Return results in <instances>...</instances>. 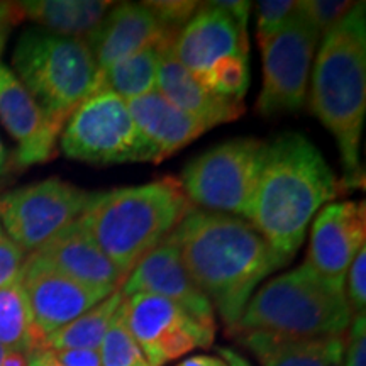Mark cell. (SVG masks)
<instances>
[{"label": "cell", "instance_id": "6", "mask_svg": "<svg viewBox=\"0 0 366 366\" xmlns=\"http://www.w3.org/2000/svg\"><path fill=\"white\" fill-rule=\"evenodd\" d=\"M14 75L43 111L65 126L90 97L99 68L85 39L66 38L43 27L26 29L12 53Z\"/></svg>", "mask_w": 366, "mask_h": 366}, {"label": "cell", "instance_id": "28", "mask_svg": "<svg viewBox=\"0 0 366 366\" xmlns=\"http://www.w3.org/2000/svg\"><path fill=\"white\" fill-rule=\"evenodd\" d=\"M295 11V0H262L258 2L256 39H258L259 48L280 33Z\"/></svg>", "mask_w": 366, "mask_h": 366}, {"label": "cell", "instance_id": "16", "mask_svg": "<svg viewBox=\"0 0 366 366\" xmlns=\"http://www.w3.org/2000/svg\"><path fill=\"white\" fill-rule=\"evenodd\" d=\"M178 31L167 27L144 4L124 2L105 14L85 38L99 70L146 48H167Z\"/></svg>", "mask_w": 366, "mask_h": 366}, {"label": "cell", "instance_id": "9", "mask_svg": "<svg viewBox=\"0 0 366 366\" xmlns=\"http://www.w3.org/2000/svg\"><path fill=\"white\" fill-rule=\"evenodd\" d=\"M59 144L65 157L90 164L158 163L127 102L111 92L90 95L76 107L63 126Z\"/></svg>", "mask_w": 366, "mask_h": 366}, {"label": "cell", "instance_id": "14", "mask_svg": "<svg viewBox=\"0 0 366 366\" xmlns=\"http://www.w3.org/2000/svg\"><path fill=\"white\" fill-rule=\"evenodd\" d=\"M365 202L346 200L326 205L312 224L305 263L342 290L347 268L360 249L365 248Z\"/></svg>", "mask_w": 366, "mask_h": 366}, {"label": "cell", "instance_id": "34", "mask_svg": "<svg viewBox=\"0 0 366 366\" xmlns=\"http://www.w3.org/2000/svg\"><path fill=\"white\" fill-rule=\"evenodd\" d=\"M21 17L19 11H17L16 4L9 2H0V54H2L6 43L11 34L14 24Z\"/></svg>", "mask_w": 366, "mask_h": 366}, {"label": "cell", "instance_id": "41", "mask_svg": "<svg viewBox=\"0 0 366 366\" xmlns=\"http://www.w3.org/2000/svg\"><path fill=\"white\" fill-rule=\"evenodd\" d=\"M6 353L7 351L0 346V366H4V360H6Z\"/></svg>", "mask_w": 366, "mask_h": 366}, {"label": "cell", "instance_id": "21", "mask_svg": "<svg viewBox=\"0 0 366 366\" xmlns=\"http://www.w3.org/2000/svg\"><path fill=\"white\" fill-rule=\"evenodd\" d=\"M242 342L262 366H342L346 337L278 336L267 332H241Z\"/></svg>", "mask_w": 366, "mask_h": 366}, {"label": "cell", "instance_id": "39", "mask_svg": "<svg viewBox=\"0 0 366 366\" xmlns=\"http://www.w3.org/2000/svg\"><path fill=\"white\" fill-rule=\"evenodd\" d=\"M9 170H11V157H9L7 148L4 146L2 139H0V185L6 180Z\"/></svg>", "mask_w": 366, "mask_h": 366}, {"label": "cell", "instance_id": "11", "mask_svg": "<svg viewBox=\"0 0 366 366\" xmlns=\"http://www.w3.org/2000/svg\"><path fill=\"white\" fill-rule=\"evenodd\" d=\"M319 39L315 27L297 7L280 33L262 46L263 86L256 111L263 117L299 111L304 105Z\"/></svg>", "mask_w": 366, "mask_h": 366}, {"label": "cell", "instance_id": "38", "mask_svg": "<svg viewBox=\"0 0 366 366\" xmlns=\"http://www.w3.org/2000/svg\"><path fill=\"white\" fill-rule=\"evenodd\" d=\"M219 355H221V358L226 361L229 366H251L241 355H237L236 351L232 350H227V347H219Z\"/></svg>", "mask_w": 366, "mask_h": 366}, {"label": "cell", "instance_id": "29", "mask_svg": "<svg viewBox=\"0 0 366 366\" xmlns=\"http://www.w3.org/2000/svg\"><path fill=\"white\" fill-rule=\"evenodd\" d=\"M345 294L351 314H365L366 310V246L355 256L346 273Z\"/></svg>", "mask_w": 366, "mask_h": 366}, {"label": "cell", "instance_id": "13", "mask_svg": "<svg viewBox=\"0 0 366 366\" xmlns=\"http://www.w3.org/2000/svg\"><path fill=\"white\" fill-rule=\"evenodd\" d=\"M21 283L29 300L34 326L43 341L116 292L73 280L36 253L26 258Z\"/></svg>", "mask_w": 366, "mask_h": 366}, {"label": "cell", "instance_id": "18", "mask_svg": "<svg viewBox=\"0 0 366 366\" xmlns=\"http://www.w3.org/2000/svg\"><path fill=\"white\" fill-rule=\"evenodd\" d=\"M36 254L84 285L117 290L126 282L124 274L76 222L63 229Z\"/></svg>", "mask_w": 366, "mask_h": 366}, {"label": "cell", "instance_id": "23", "mask_svg": "<svg viewBox=\"0 0 366 366\" xmlns=\"http://www.w3.org/2000/svg\"><path fill=\"white\" fill-rule=\"evenodd\" d=\"M164 48H146L97 71L92 94L111 92L127 100L157 90V80Z\"/></svg>", "mask_w": 366, "mask_h": 366}, {"label": "cell", "instance_id": "10", "mask_svg": "<svg viewBox=\"0 0 366 366\" xmlns=\"http://www.w3.org/2000/svg\"><path fill=\"white\" fill-rule=\"evenodd\" d=\"M90 199L92 192L48 178L0 197V226L24 253H36L79 221Z\"/></svg>", "mask_w": 366, "mask_h": 366}, {"label": "cell", "instance_id": "33", "mask_svg": "<svg viewBox=\"0 0 366 366\" xmlns=\"http://www.w3.org/2000/svg\"><path fill=\"white\" fill-rule=\"evenodd\" d=\"M63 366H102L99 351L94 350H49Z\"/></svg>", "mask_w": 366, "mask_h": 366}, {"label": "cell", "instance_id": "5", "mask_svg": "<svg viewBox=\"0 0 366 366\" xmlns=\"http://www.w3.org/2000/svg\"><path fill=\"white\" fill-rule=\"evenodd\" d=\"M351 314L342 288L334 287L307 263L273 278L256 292L231 331L278 336H340Z\"/></svg>", "mask_w": 366, "mask_h": 366}, {"label": "cell", "instance_id": "1", "mask_svg": "<svg viewBox=\"0 0 366 366\" xmlns=\"http://www.w3.org/2000/svg\"><path fill=\"white\" fill-rule=\"evenodd\" d=\"M195 285L234 329L263 278L290 262L244 219L192 210L168 236Z\"/></svg>", "mask_w": 366, "mask_h": 366}, {"label": "cell", "instance_id": "36", "mask_svg": "<svg viewBox=\"0 0 366 366\" xmlns=\"http://www.w3.org/2000/svg\"><path fill=\"white\" fill-rule=\"evenodd\" d=\"M27 366H63V365H59L58 361L54 360L51 351L46 350V347H41V350H36L34 353L29 355Z\"/></svg>", "mask_w": 366, "mask_h": 366}, {"label": "cell", "instance_id": "12", "mask_svg": "<svg viewBox=\"0 0 366 366\" xmlns=\"http://www.w3.org/2000/svg\"><path fill=\"white\" fill-rule=\"evenodd\" d=\"M127 327L149 366H163L195 347H209L214 329L200 322L163 297L136 294L122 302Z\"/></svg>", "mask_w": 366, "mask_h": 366}, {"label": "cell", "instance_id": "24", "mask_svg": "<svg viewBox=\"0 0 366 366\" xmlns=\"http://www.w3.org/2000/svg\"><path fill=\"white\" fill-rule=\"evenodd\" d=\"M0 346L24 356L43 347L21 280L0 288Z\"/></svg>", "mask_w": 366, "mask_h": 366}, {"label": "cell", "instance_id": "42", "mask_svg": "<svg viewBox=\"0 0 366 366\" xmlns=\"http://www.w3.org/2000/svg\"><path fill=\"white\" fill-rule=\"evenodd\" d=\"M0 229H2V226H0Z\"/></svg>", "mask_w": 366, "mask_h": 366}, {"label": "cell", "instance_id": "31", "mask_svg": "<svg viewBox=\"0 0 366 366\" xmlns=\"http://www.w3.org/2000/svg\"><path fill=\"white\" fill-rule=\"evenodd\" d=\"M164 26L173 31H180L189 22L195 12L199 11V4L187 2V0H170V2H143Z\"/></svg>", "mask_w": 366, "mask_h": 366}, {"label": "cell", "instance_id": "17", "mask_svg": "<svg viewBox=\"0 0 366 366\" xmlns=\"http://www.w3.org/2000/svg\"><path fill=\"white\" fill-rule=\"evenodd\" d=\"M0 121L17 141L19 167L51 159L63 126L54 122L11 68L0 63Z\"/></svg>", "mask_w": 366, "mask_h": 366}, {"label": "cell", "instance_id": "40", "mask_svg": "<svg viewBox=\"0 0 366 366\" xmlns=\"http://www.w3.org/2000/svg\"><path fill=\"white\" fill-rule=\"evenodd\" d=\"M27 360L29 356L19 355V353H6V360H4V366H27Z\"/></svg>", "mask_w": 366, "mask_h": 366}, {"label": "cell", "instance_id": "15", "mask_svg": "<svg viewBox=\"0 0 366 366\" xmlns=\"http://www.w3.org/2000/svg\"><path fill=\"white\" fill-rule=\"evenodd\" d=\"M124 299L136 294H151L173 302L197 322L216 331L214 307L183 267L173 242L164 239L127 274L121 287Z\"/></svg>", "mask_w": 366, "mask_h": 366}, {"label": "cell", "instance_id": "25", "mask_svg": "<svg viewBox=\"0 0 366 366\" xmlns=\"http://www.w3.org/2000/svg\"><path fill=\"white\" fill-rule=\"evenodd\" d=\"M124 295L121 288L112 292L107 299L99 302L95 307L86 310L80 317L71 320L66 326L59 327L58 331L44 337L43 347L46 350H94L99 351L109 324L121 307Z\"/></svg>", "mask_w": 366, "mask_h": 366}, {"label": "cell", "instance_id": "37", "mask_svg": "<svg viewBox=\"0 0 366 366\" xmlns=\"http://www.w3.org/2000/svg\"><path fill=\"white\" fill-rule=\"evenodd\" d=\"M178 366H229L222 358H216V356H192L189 360H183Z\"/></svg>", "mask_w": 366, "mask_h": 366}, {"label": "cell", "instance_id": "20", "mask_svg": "<svg viewBox=\"0 0 366 366\" xmlns=\"http://www.w3.org/2000/svg\"><path fill=\"white\" fill-rule=\"evenodd\" d=\"M127 109L137 129L157 151L158 163L207 131L202 122L180 111L157 90L127 100Z\"/></svg>", "mask_w": 366, "mask_h": 366}, {"label": "cell", "instance_id": "3", "mask_svg": "<svg viewBox=\"0 0 366 366\" xmlns=\"http://www.w3.org/2000/svg\"><path fill=\"white\" fill-rule=\"evenodd\" d=\"M194 210L173 178L92 194L76 224L127 278Z\"/></svg>", "mask_w": 366, "mask_h": 366}, {"label": "cell", "instance_id": "19", "mask_svg": "<svg viewBox=\"0 0 366 366\" xmlns=\"http://www.w3.org/2000/svg\"><path fill=\"white\" fill-rule=\"evenodd\" d=\"M157 92L168 102L189 114L210 129L241 117L244 105L237 100L212 94L197 81L189 71L177 61L172 53V44L162 51Z\"/></svg>", "mask_w": 366, "mask_h": 366}, {"label": "cell", "instance_id": "26", "mask_svg": "<svg viewBox=\"0 0 366 366\" xmlns=\"http://www.w3.org/2000/svg\"><path fill=\"white\" fill-rule=\"evenodd\" d=\"M124 302V300H122ZM102 366H149L143 351L137 346L129 327H127L122 304L114 314L99 347Z\"/></svg>", "mask_w": 366, "mask_h": 366}, {"label": "cell", "instance_id": "27", "mask_svg": "<svg viewBox=\"0 0 366 366\" xmlns=\"http://www.w3.org/2000/svg\"><path fill=\"white\" fill-rule=\"evenodd\" d=\"M353 6L355 2H347V0H300L297 2L299 11L307 17L320 38L327 34Z\"/></svg>", "mask_w": 366, "mask_h": 366}, {"label": "cell", "instance_id": "4", "mask_svg": "<svg viewBox=\"0 0 366 366\" xmlns=\"http://www.w3.org/2000/svg\"><path fill=\"white\" fill-rule=\"evenodd\" d=\"M310 109L336 137L346 182L360 180V141L366 111L365 2L322 36L312 71Z\"/></svg>", "mask_w": 366, "mask_h": 366}, {"label": "cell", "instance_id": "32", "mask_svg": "<svg viewBox=\"0 0 366 366\" xmlns=\"http://www.w3.org/2000/svg\"><path fill=\"white\" fill-rule=\"evenodd\" d=\"M342 366H366V320L365 314L353 315L351 331L346 340L345 365Z\"/></svg>", "mask_w": 366, "mask_h": 366}, {"label": "cell", "instance_id": "30", "mask_svg": "<svg viewBox=\"0 0 366 366\" xmlns=\"http://www.w3.org/2000/svg\"><path fill=\"white\" fill-rule=\"evenodd\" d=\"M26 253L0 229V288L19 282Z\"/></svg>", "mask_w": 366, "mask_h": 366}, {"label": "cell", "instance_id": "8", "mask_svg": "<svg viewBox=\"0 0 366 366\" xmlns=\"http://www.w3.org/2000/svg\"><path fill=\"white\" fill-rule=\"evenodd\" d=\"M264 143L239 137L199 154L183 168L180 187L190 204L248 221Z\"/></svg>", "mask_w": 366, "mask_h": 366}, {"label": "cell", "instance_id": "7", "mask_svg": "<svg viewBox=\"0 0 366 366\" xmlns=\"http://www.w3.org/2000/svg\"><path fill=\"white\" fill-rule=\"evenodd\" d=\"M172 53L204 89L242 102L249 85L246 27L212 2L199 7L178 31Z\"/></svg>", "mask_w": 366, "mask_h": 366}, {"label": "cell", "instance_id": "2", "mask_svg": "<svg viewBox=\"0 0 366 366\" xmlns=\"http://www.w3.org/2000/svg\"><path fill=\"white\" fill-rule=\"evenodd\" d=\"M337 194L340 182L312 141L285 132L264 143L248 222L277 253L292 259L315 212Z\"/></svg>", "mask_w": 366, "mask_h": 366}, {"label": "cell", "instance_id": "22", "mask_svg": "<svg viewBox=\"0 0 366 366\" xmlns=\"http://www.w3.org/2000/svg\"><path fill=\"white\" fill-rule=\"evenodd\" d=\"M21 17L38 22L46 31L85 39L114 7L105 0H31L17 2Z\"/></svg>", "mask_w": 366, "mask_h": 366}, {"label": "cell", "instance_id": "35", "mask_svg": "<svg viewBox=\"0 0 366 366\" xmlns=\"http://www.w3.org/2000/svg\"><path fill=\"white\" fill-rule=\"evenodd\" d=\"M214 6L226 11L229 16L234 19L237 24L242 27L248 26L249 12H251V4L246 2V0H217V2H212Z\"/></svg>", "mask_w": 366, "mask_h": 366}]
</instances>
